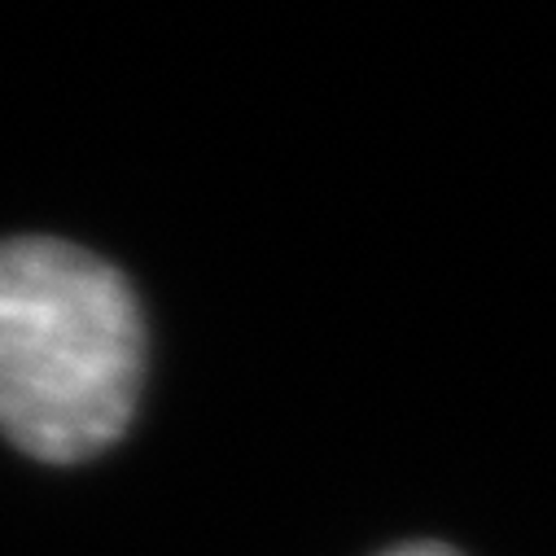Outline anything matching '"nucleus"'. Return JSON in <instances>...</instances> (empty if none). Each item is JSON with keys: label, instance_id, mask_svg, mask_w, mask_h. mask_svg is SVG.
<instances>
[{"label": "nucleus", "instance_id": "obj_2", "mask_svg": "<svg viewBox=\"0 0 556 556\" xmlns=\"http://www.w3.org/2000/svg\"><path fill=\"white\" fill-rule=\"evenodd\" d=\"M386 556H456L452 547H439V543H407V547H394Z\"/></svg>", "mask_w": 556, "mask_h": 556}, {"label": "nucleus", "instance_id": "obj_1", "mask_svg": "<svg viewBox=\"0 0 556 556\" xmlns=\"http://www.w3.org/2000/svg\"><path fill=\"white\" fill-rule=\"evenodd\" d=\"M146 316L127 276L53 237L0 241V434L49 465L114 447L146 390Z\"/></svg>", "mask_w": 556, "mask_h": 556}]
</instances>
